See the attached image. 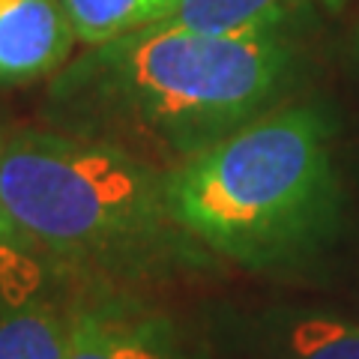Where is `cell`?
<instances>
[{
  "label": "cell",
  "mask_w": 359,
  "mask_h": 359,
  "mask_svg": "<svg viewBox=\"0 0 359 359\" xmlns=\"http://www.w3.org/2000/svg\"><path fill=\"white\" fill-rule=\"evenodd\" d=\"M302 4H327L330 9H339L344 0H183L171 21L201 30H240L290 15Z\"/></svg>",
  "instance_id": "cell-9"
},
{
  "label": "cell",
  "mask_w": 359,
  "mask_h": 359,
  "mask_svg": "<svg viewBox=\"0 0 359 359\" xmlns=\"http://www.w3.org/2000/svg\"><path fill=\"white\" fill-rule=\"evenodd\" d=\"M299 78L294 13L240 30L165 21L93 45L54 75L60 129L171 168L285 105Z\"/></svg>",
  "instance_id": "cell-1"
},
{
  "label": "cell",
  "mask_w": 359,
  "mask_h": 359,
  "mask_svg": "<svg viewBox=\"0 0 359 359\" xmlns=\"http://www.w3.org/2000/svg\"><path fill=\"white\" fill-rule=\"evenodd\" d=\"M45 269L0 233V359H66V299L45 294Z\"/></svg>",
  "instance_id": "cell-5"
},
{
  "label": "cell",
  "mask_w": 359,
  "mask_h": 359,
  "mask_svg": "<svg viewBox=\"0 0 359 359\" xmlns=\"http://www.w3.org/2000/svg\"><path fill=\"white\" fill-rule=\"evenodd\" d=\"M162 177L180 228L257 273L306 261L339 222L332 126L318 105H278Z\"/></svg>",
  "instance_id": "cell-3"
},
{
  "label": "cell",
  "mask_w": 359,
  "mask_h": 359,
  "mask_svg": "<svg viewBox=\"0 0 359 359\" xmlns=\"http://www.w3.org/2000/svg\"><path fill=\"white\" fill-rule=\"evenodd\" d=\"M4 138H6V132H4V129H0V150H4Z\"/></svg>",
  "instance_id": "cell-11"
},
{
  "label": "cell",
  "mask_w": 359,
  "mask_h": 359,
  "mask_svg": "<svg viewBox=\"0 0 359 359\" xmlns=\"http://www.w3.org/2000/svg\"><path fill=\"white\" fill-rule=\"evenodd\" d=\"M351 48H353V57H356V63H359V25H356V30H353V39H351Z\"/></svg>",
  "instance_id": "cell-10"
},
{
  "label": "cell",
  "mask_w": 359,
  "mask_h": 359,
  "mask_svg": "<svg viewBox=\"0 0 359 359\" xmlns=\"http://www.w3.org/2000/svg\"><path fill=\"white\" fill-rule=\"evenodd\" d=\"M66 318V359H189L171 314L123 285L81 282Z\"/></svg>",
  "instance_id": "cell-4"
},
{
  "label": "cell",
  "mask_w": 359,
  "mask_h": 359,
  "mask_svg": "<svg viewBox=\"0 0 359 359\" xmlns=\"http://www.w3.org/2000/svg\"><path fill=\"white\" fill-rule=\"evenodd\" d=\"M72 21L78 45L93 48L126 33L165 25L183 0H60Z\"/></svg>",
  "instance_id": "cell-7"
},
{
  "label": "cell",
  "mask_w": 359,
  "mask_h": 359,
  "mask_svg": "<svg viewBox=\"0 0 359 359\" xmlns=\"http://www.w3.org/2000/svg\"><path fill=\"white\" fill-rule=\"evenodd\" d=\"M0 233L60 276L123 287L212 257L171 216L162 168L69 129L6 132Z\"/></svg>",
  "instance_id": "cell-2"
},
{
  "label": "cell",
  "mask_w": 359,
  "mask_h": 359,
  "mask_svg": "<svg viewBox=\"0 0 359 359\" xmlns=\"http://www.w3.org/2000/svg\"><path fill=\"white\" fill-rule=\"evenodd\" d=\"M78 36L60 0H0V87L54 78Z\"/></svg>",
  "instance_id": "cell-6"
},
{
  "label": "cell",
  "mask_w": 359,
  "mask_h": 359,
  "mask_svg": "<svg viewBox=\"0 0 359 359\" xmlns=\"http://www.w3.org/2000/svg\"><path fill=\"white\" fill-rule=\"evenodd\" d=\"M282 359H359V323L330 314H299L278 335Z\"/></svg>",
  "instance_id": "cell-8"
}]
</instances>
